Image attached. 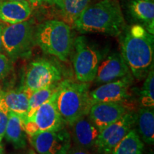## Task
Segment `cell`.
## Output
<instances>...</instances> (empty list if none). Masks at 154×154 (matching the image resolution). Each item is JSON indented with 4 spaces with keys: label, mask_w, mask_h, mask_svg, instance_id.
<instances>
[{
    "label": "cell",
    "mask_w": 154,
    "mask_h": 154,
    "mask_svg": "<svg viewBox=\"0 0 154 154\" xmlns=\"http://www.w3.org/2000/svg\"><path fill=\"white\" fill-rule=\"evenodd\" d=\"M141 90L140 102L141 106L154 107V71L153 68L146 76Z\"/></svg>",
    "instance_id": "cell-23"
},
{
    "label": "cell",
    "mask_w": 154,
    "mask_h": 154,
    "mask_svg": "<svg viewBox=\"0 0 154 154\" xmlns=\"http://www.w3.org/2000/svg\"><path fill=\"white\" fill-rule=\"evenodd\" d=\"M127 111L128 109L122 103L99 102L91 105L88 116L101 131L119 120Z\"/></svg>",
    "instance_id": "cell-13"
},
{
    "label": "cell",
    "mask_w": 154,
    "mask_h": 154,
    "mask_svg": "<svg viewBox=\"0 0 154 154\" xmlns=\"http://www.w3.org/2000/svg\"><path fill=\"white\" fill-rule=\"evenodd\" d=\"M32 92L24 86L4 91V99L9 110L25 118L29 109V101Z\"/></svg>",
    "instance_id": "cell-18"
},
{
    "label": "cell",
    "mask_w": 154,
    "mask_h": 154,
    "mask_svg": "<svg viewBox=\"0 0 154 154\" xmlns=\"http://www.w3.org/2000/svg\"><path fill=\"white\" fill-rule=\"evenodd\" d=\"M91 0H62L60 7L63 22L73 24L77 17L89 5Z\"/></svg>",
    "instance_id": "cell-21"
},
{
    "label": "cell",
    "mask_w": 154,
    "mask_h": 154,
    "mask_svg": "<svg viewBox=\"0 0 154 154\" xmlns=\"http://www.w3.org/2000/svg\"><path fill=\"white\" fill-rule=\"evenodd\" d=\"M89 83L66 79L59 83L57 106L65 125H72L81 117L88 115L92 103Z\"/></svg>",
    "instance_id": "cell-3"
},
{
    "label": "cell",
    "mask_w": 154,
    "mask_h": 154,
    "mask_svg": "<svg viewBox=\"0 0 154 154\" xmlns=\"http://www.w3.org/2000/svg\"><path fill=\"white\" fill-rule=\"evenodd\" d=\"M128 11L149 33H154V0H129Z\"/></svg>",
    "instance_id": "cell-16"
},
{
    "label": "cell",
    "mask_w": 154,
    "mask_h": 154,
    "mask_svg": "<svg viewBox=\"0 0 154 154\" xmlns=\"http://www.w3.org/2000/svg\"><path fill=\"white\" fill-rule=\"evenodd\" d=\"M123 32L121 55L132 76L137 80L143 79L153 68V34L140 24L132 25Z\"/></svg>",
    "instance_id": "cell-1"
},
{
    "label": "cell",
    "mask_w": 154,
    "mask_h": 154,
    "mask_svg": "<svg viewBox=\"0 0 154 154\" xmlns=\"http://www.w3.org/2000/svg\"><path fill=\"white\" fill-rule=\"evenodd\" d=\"M27 135L24 128V118L9 111V119L4 137L15 149H22L26 147Z\"/></svg>",
    "instance_id": "cell-17"
},
{
    "label": "cell",
    "mask_w": 154,
    "mask_h": 154,
    "mask_svg": "<svg viewBox=\"0 0 154 154\" xmlns=\"http://www.w3.org/2000/svg\"><path fill=\"white\" fill-rule=\"evenodd\" d=\"M32 8L28 2L0 0V20L14 24L28 20Z\"/></svg>",
    "instance_id": "cell-15"
},
{
    "label": "cell",
    "mask_w": 154,
    "mask_h": 154,
    "mask_svg": "<svg viewBox=\"0 0 154 154\" xmlns=\"http://www.w3.org/2000/svg\"><path fill=\"white\" fill-rule=\"evenodd\" d=\"M34 42L44 53L63 62L68 61L73 47L70 25L63 21L47 20L34 30Z\"/></svg>",
    "instance_id": "cell-4"
},
{
    "label": "cell",
    "mask_w": 154,
    "mask_h": 154,
    "mask_svg": "<svg viewBox=\"0 0 154 154\" xmlns=\"http://www.w3.org/2000/svg\"><path fill=\"white\" fill-rule=\"evenodd\" d=\"M137 113L128 111L121 118L100 131L94 149L99 154H111L115 146L136 124Z\"/></svg>",
    "instance_id": "cell-9"
},
{
    "label": "cell",
    "mask_w": 154,
    "mask_h": 154,
    "mask_svg": "<svg viewBox=\"0 0 154 154\" xmlns=\"http://www.w3.org/2000/svg\"><path fill=\"white\" fill-rule=\"evenodd\" d=\"M82 34L102 33L116 36L125 29V19L118 0H100L88 5L73 23Z\"/></svg>",
    "instance_id": "cell-2"
},
{
    "label": "cell",
    "mask_w": 154,
    "mask_h": 154,
    "mask_svg": "<svg viewBox=\"0 0 154 154\" xmlns=\"http://www.w3.org/2000/svg\"><path fill=\"white\" fill-rule=\"evenodd\" d=\"M133 76L128 74L118 80L101 84L93 91H89L91 103L99 102L124 103L129 98V88L133 83Z\"/></svg>",
    "instance_id": "cell-11"
},
{
    "label": "cell",
    "mask_w": 154,
    "mask_h": 154,
    "mask_svg": "<svg viewBox=\"0 0 154 154\" xmlns=\"http://www.w3.org/2000/svg\"><path fill=\"white\" fill-rule=\"evenodd\" d=\"M67 154H91V153L85 149H80V148L74 146V147L70 148V149L69 150Z\"/></svg>",
    "instance_id": "cell-26"
},
{
    "label": "cell",
    "mask_w": 154,
    "mask_h": 154,
    "mask_svg": "<svg viewBox=\"0 0 154 154\" xmlns=\"http://www.w3.org/2000/svg\"><path fill=\"white\" fill-rule=\"evenodd\" d=\"M130 74V69L121 54L114 52L101 60L94 81L98 85H101Z\"/></svg>",
    "instance_id": "cell-12"
},
{
    "label": "cell",
    "mask_w": 154,
    "mask_h": 154,
    "mask_svg": "<svg viewBox=\"0 0 154 154\" xmlns=\"http://www.w3.org/2000/svg\"><path fill=\"white\" fill-rule=\"evenodd\" d=\"M28 140L38 154H67L72 147L70 132L64 127L28 136Z\"/></svg>",
    "instance_id": "cell-10"
},
{
    "label": "cell",
    "mask_w": 154,
    "mask_h": 154,
    "mask_svg": "<svg viewBox=\"0 0 154 154\" xmlns=\"http://www.w3.org/2000/svg\"><path fill=\"white\" fill-rule=\"evenodd\" d=\"M138 134L144 143H154V107L141 106L137 113Z\"/></svg>",
    "instance_id": "cell-19"
},
{
    "label": "cell",
    "mask_w": 154,
    "mask_h": 154,
    "mask_svg": "<svg viewBox=\"0 0 154 154\" xmlns=\"http://www.w3.org/2000/svg\"><path fill=\"white\" fill-rule=\"evenodd\" d=\"M3 92H4V91H3V90H2V88H1V87H0V96H2V94H3Z\"/></svg>",
    "instance_id": "cell-32"
},
{
    "label": "cell",
    "mask_w": 154,
    "mask_h": 154,
    "mask_svg": "<svg viewBox=\"0 0 154 154\" xmlns=\"http://www.w3.org/2000/svg\"><path fill=\"white\" fill-rule=\"evenodd\" d=\"M34 29L32 20L9 24L3 28V50L11 61L31 54L34 43Z\"/></svg>",
    "instance_id": "cell-5"
},
{
    "label": "cell",
    "mask_w": 154,
    "mask_h": 154,
    "mask_svg": "<svg viewBox=\"0 0 154 154\" xmlns=\"http://www.w3.org/2000/svg\"><path fill=\"white\" fill-rule=\"evenodd\" d=\"M59 83L60 82L55 83V84H51V85L39 88V89L32 92V95L30 96L29 101L28 111L25 118H29V117L32 116L40 106L51 98V96L59 88Z\"/></svg>",
    "instance_id": "cell-22"
},
{
    "label": "cell",
    "mask_w": 154,
    "mask_h": 154,
    "mask_svg": "<svg viewBox=\"0 0 154 154\" xmlns=\"http://www.w3.org/2000/svg\"><path fill=\"white\" fill-rule=\"evenodd\" d=\"M8 1H16V2H28L27 0H8Z\"/></svg>",
    "instance_id": "cell-31"
},
{
    "label": "cell",
    "mask_w": 154,
    "mask_h": 154,
    "mask_svg": "<svg viewBox=\"0 0 154 154\" xmlns=\"http://www.w3.org/2000/svg\"><path fill=\"white\" fill-rule=\"evenodd\" d=\"M57 92L58 90L38 108L32 116L24 119V128L27 136L48 131L59 130L64 127L65 124L57 106Z\"/></svg>",
    "instance_id": "cell-7"
},
{
    "label": "cell",
    "mask_w": 154,
    "mask_h": 154,
    "mask_svg": "<svg viewBox=\"0 0 154 154\" xmlns=\"http://www.w3.org/2000/svg\"><path fill=\"white\" fill-rule=\"evenodd\" d=\"M12 69V61L0 51V81L8 76Z\"/></svg>",
    "instance_id": "cell-25"
},
{
    "label": "cell",
    "mask_w": 154,
    "mask_h": 154,
    "mask_svg": "<svg viewBox=\"0 0 154 154\" xmlns=\"http://www.w3.org/2000/svg\"><path fill=\"white\" fill-rule=\"evenodd\" d=\"M73 46V66L76 80L83 83L93 82L102 60L101 51L84 36H78Z\"/></svg>",
    "instance_id": "cell-6"
},
{
    "label": "cell",
    "mask_w": 154,
    "mask_h": 154,
    "mask_svg": "<svg viewBox=\"0 0 154 154\" xmlns=\"http://www.w3.org/2000/svg\"><path fill=\"white\" fill-rule=\"evenodd\" d=\"M9 110L4 99V92L0 96V142L4 138L9 119Z\"/></svg>",
    "instance_id": "cell-24"
},
{
    "label": "cell",
    "mask_w": 154,
    "mask_h": 154,
    "mask_svg": "<svg viewBox=\"0 0 154 154\" xmlns=\"http://www.w3.org/2000/svg\"><path fill=\"white\" fill-rule=\"evenodd\" d=\"M62 79L59 66L47 59H37L30 62L24 76V86L33 92Z\"/></svg>",
    "instance_id": "cell-8"
},
{
    "label": "cell",
    "mask_w": 154,
    "mask_h": 154,
    "mask_svg": "<svg viewBox=\"0 0 154 154\" xmlns=\"http://www.w3.org/2000/svg\"><path fill=\"white\" fill-rule=\"evenodd\" d=\"M2 29L3 27L0 25V51H2L3 50L2 47Z\"/></svg>",
    "instance_id": "cell-29"
},
{
    "label": "cell",
    "mask_w": 154,
    "mask_h": 154,
    "mask_svg": "<svg viewBox=\"0 0 154 154\" xmlns=\"http://www.w3.org/2000/svg\"><path fill=\"white\" fill-rule=\"evenodd\" d=\"M144 144L137 130L133 128L115 146L111 154H143Z\"/></svg>",
    "instance_id": "cell-20"
},
{
    "label": "cell",
    "mask_w": 154,
    "mask_h": 154,
    "mask_svg": "<svg viewBox=\"0 0 154 154\" xmlns=\"http://www.w3.org/2000/svg\"><path fill=\"white\" fill-rule=\"evenodd\" d=\"M71 138L75 146L88 151L95 146L100 130L88 118V115L81 117L69 126Z\"/></svg>",
    "instance_id": "cell-14"
},
{
    "label": "cell",
    "mask_w": 154,
    "mask_h": 154,
    "mask_svg": "<svg viewBox=\"0 0 154 154\" xmlns=\"http://www.w3.org/2000/svg\"><path fill=\"white\" fill-rule=\"evenodd\" d=\"M0 154H5V149H4L2 142H0Z\"/></svg>",
    "instance_id": "cell-30"
},
{
    "label": "cell",
    "mask_w": 154,
    "mask_h": 154,
    "mask_svg": "<svg viewBox=\"0 0 154 154\" xmlns=\"http://www.w3.org/2000/svg\"><path fill=\"white\" fill-rule=\"evenodd\" d=\"M47 3L51 5H56L57 7L60 8L61 4H62V0H46Z\"/></svg>",
    "instance_id": "cell-28"
},
{
    "label": "cell",
    "mask_w": 154,
    "mask_h": 154,
    "mask_svg": "<svg viewBox=\"0 0 154 154\" xmlns=\"http://www.w3.org/2000/svg\"><path fill=\"white\" fill-rule=\"evenodd\" d=\"M27 1L32 7H36L42 5L44 2H46V0H27Z\"/></svg>",
    "instance_id": "cell-27"
}]
</instances>
